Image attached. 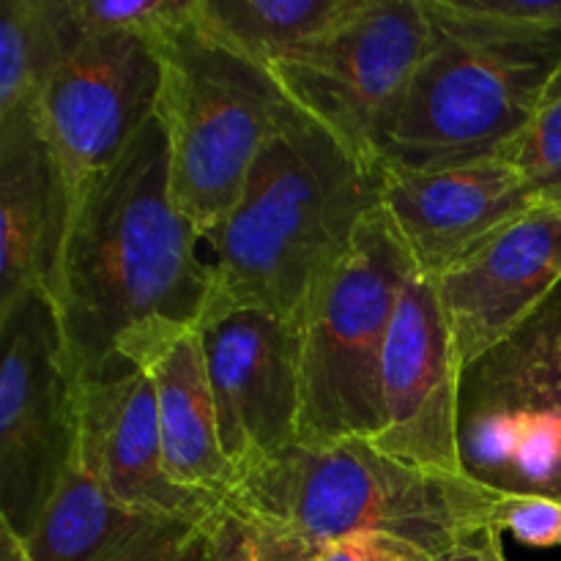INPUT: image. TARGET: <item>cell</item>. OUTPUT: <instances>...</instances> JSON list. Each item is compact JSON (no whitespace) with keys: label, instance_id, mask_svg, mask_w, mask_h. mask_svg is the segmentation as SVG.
<instances>
[{"label":"cell","instance_id":"obj_27","mask_svg":"<svg viewBox=\"0 0 561 561\" xmlns=\"http://www.w3.org/2000/svg\"><path fill=\"white\" fill-rule=\"evenodd\" d=\"M433 561H507L502 546V529L499 526H488V529L466 537L463 542H458V546L444 551L442 557H436Z\"/></svg>","mask_w":561,"mask_h":561},{"label":"cell","instance_id":"obj_7","mask_svg":"<svg viewBox=\"0 0 561 561\" xmlns=\"http://www.w3.org/2000/svg\"><path fill=\"white\" fill-rule=\"evenodd\" d=\"M458 444L477 485L561 504V285L460 373Z\"/></svg>","mask_w":561,"mask_h":561},{"label":"cell","instance_id":"obj_23","mask_svg":"<svg viewBox=\"0 0 561 561\" xmlns=\"http://www.w3.org/2000/svg\"><path fill=\"white\" fill-rule=\"evenodd\" d=\"M80 36L129 33L157 44L195 14V0H66Z\"/></svg>","mask_w":561,"mask_h":561},{"label":"cell","instance_id":"obj_2","mask_svg":"<svg viewBox=\"0 0 561 561\" xmlns=\"http://www.w3.org/2000/svg\"><path fill=\"white\" fill-rule=\"evenodd\" d=\"M383 170L356 159L316 121L263 146L233 211L203 241L211 301L203 321L261 307L299 323L318 279L381 206ZM201 329V327H197Z\"/></svg>","mask_w":561,"mask_h":561},{"label":"cell","instance_id":"obj_25","mask_svg":"<svg viewBox=\"0 0 561 561\" xmlns=\"http://www.w3.org/2000/svg\"><path fill=\"white\" fill-rule=\"evenodd\" d=\"M416 542L403 537L387 535V531H354L340 540L321 546L318 561H433Z\"/></svg>","mask_w":561,"mask_h":561},{"label":"cell","instance_id":"obj_20","mask_svg":"<svg viewBox=\"0 0 561 561\" xmlns=\"http://www.w3.org/2000/svg\"><path fill=\"white\" fill-rule=\"evenodd\" d=\"M66 0L0 3V118L38 110L49 77L80 42Z\"/></svg>","mask_w":561,"mask_h":561},{"label":"cell","instance_id":"obj_15","mask_svg":"<svg viewBox=\"0 0 561 561\" xmlns=\"http://www.w3.org/2000/svg\"><path fill=\"white\" fill-rule=\"evenodd\" d=\"M381 208L416 272L438 279L477 244L537 208L504 159L444 170L381 168Z\"/></svg>","mask_w":561,"mask_h":561},{"label":"cell","instance_id":"obj_5","mask_svg":"<svg viewBox=\"0 0 561 561\" xmlns=\"http://www.w3.org/2000/svg\"><path fill=\"white\" fill-rule=\"evenodd\" d=\"M157 49V110L170 142V190L203 239L233 211L263 146L312 118L268 66L203 31L195 14L164 33Z\"/></svg>","mask_w":561,"mask_h":561},{"label":"cell","instance_id":"obj_9","mask_svg":"<svg viewBox=\"0 0 561 561\" xmlns=\"http://www.w3.org/2000/svg\"><path fill=\"white\" fill-rule=\"evenodd\" d=\"M0 524L27 540L77 453V387L53 299L0 312Z\"/></svg>","mask_w":561,"mask_h":561},{"label":"cell","instance_id":"obj_16","mask_svg":"<svg viewBox=\"0 0 561 561\" xmlns=\"http://www.w3.org/2000/svg\"><path fill=\"white\" fill-rule=\"evenodd\" d=\"M71 219L64 173L38 110L0 118V312L49 296Z\"/></svg>","mask_w":561,"mask_h":561},{"label":"cell","instance_id":"obj_3","mask_svg":"<svg viewBox=\"0 0 561 561\" xmlns=\"http://www.w3.org/2000/svg\"><path fill=\"white\" fill-rule=\"evenodd\" d=\"M431 36L381 168L444 170L502 159L561 66V33L466 0H425Z\"/></svg>","mask_w":561,"mask_h":561},{"label":"cell","instance_id":"obj_17","mask_svg":"<svg viewBox=\"0 0 561 561\" xmlns=\"http://www.w3.org/2000/svg\"><path fill=\"white\" fill-rule=\"evenodd\" d=\"M203 524L121 507L71 463L22 546L33 561H203Z\"/></svg>","mask_w":561,"mask_h":561},{"label":"cell","instance_id":"obj_6","mask_svg":"<svg viewBox=\"0 0 561 561\" xmlns=\"http://www.w3.org/2000/svg\"><path fill=\"white\" fill-rule=\"evenodd\" d=\"M414 268L378 206L318 279L301 318V447L373 442L381 433L383 351Z\"/></svg>","mask_w":561,"mask_h":561},{"label":"cell","instance_id":"obj_11","mask_svg":"<svg viewBox=\"0 0 561 561\" xmlns=\"http://www.w3.org/2000/svg\"><path fill=\"white\" fill-rule=\"evenodd\" d=\"M219 444L236 482L299 444L301 327L244 307L201 323Z\"/></svg>","mask_w":561,"mask_h":561},{"label":"cell","instance_id":"obj_22","mask_svg":"<svg viewBox=\"0 0 561 561\" xmlns=\"http://www.w3.org/2000/svg\"><path fill=\"white\" fill-rule=\"evenodd\" d=\"M502 159L518 173L537 206L561 211V66Z\"/></svg>","mask_w":561,"mask_h":561},{"label":"cell","instance_id":"obj_21","mask_svg":"<svg viewBox=\"0 0 561 561\" xmlns=\"http://www.w3.org/2000/svg\"><path fill=\"white\" fill-rule=\"evenodd\" d=\"M312 546L279 520L222 499L203 524V561H318Z\"/></svg>","mask_w":561,"mask_h":561},{"label":"cell","instance_id":"obj_24","mask_svg":"<svg viewBox=\"0 0 561 561\" xmlns=\"http://www.w3.org/2000/svg\"><path fill=\"white\" fill-rule=\"evenodd\" d=\"M496 526L529 548L561 546V504L546 496H504Z\"/></svg>","mask_w":561,"mask_h":561},{"label":"cell","instance_id":"obj_18","mask_svg":"<svg viewBox=\"0 0 561 561\" xmlns=\"http://www.w3.org/2000/svg\"><path fill=\"white\" fill-rule=\"evenodd\" d=\"M129 367L146 370L153 383L168 474L192 491L228 499L236 471L219 444L201 332L162 334L135 351Z\"/></svg>","mask_w":561,"mask_h":561},{"label":"cell","instance_id":"obj_26","mask_svg":"<svg viewBox=\"0 0 561 561\" xmlns=\"http://www.w3.org/2000/svg\"><path fill=\"white\" fill-rule=\"evenodd\" d=\"M471 9L499 20L524 22L561 33V0H466Z\"/></svg>","mask_w":561,"mask_h":561},{"label":"cell","instance_id":"obj_14","mask_svg":"<svg viewBox=\"0 0 561 561\" xmlns=\"http://www.w3.org/2000/svg\"><path fill=\"white\" fill-rule=\"evenodd\" d=\"M75 463L115 504L137 513L206 520L222 502L168 474L157 394L140 367L77 389Z\"/></svg>","mask_w":561,"mask_h":561},{"label":"cell","instance_id":"obj_28","mask_svg":"<svg viewBox=\"0 0 561 561\" xmlns=\"http://www.w3.org/2000/svg\"><path fill=\"white\" fill-rule=\"evenodd\" d=\"M0 561H33L27 557L20 537H16L11 529H5L3 524H0Z\"/></svg>","mask_w":561,"mask_h":561},{"label":"cell","instance_id":"obj_10","mask_svg":"<svg viewBox=\"0 0 561 561\" xmlns=\"http://www.w3.org/2000/svg\"><path fill=\"white\" fill-rule=\"evenodd\" d=\"M162 60L157 44L129 33L82 36L49 77L38 102L44 137L77 197L107 173L157 113Z\"/></svg>","mask_w":561,"mask_h":561},{"label":"cell","instance_id":"obj_19","mask_svg":"<svg viewBox=\"0 0 561 561\" xmlns=\"http://www.w3.org/2000/svg\"><path fill=\"white\" fill-rule=\"evenodd\" d=\"M359 0H195L197 25L263 66L337 25Z\"/></svg>","mask_w":561,"mask_h":561},{"label":"cell","instance_id":"obj_12","mask_svg":"<svg viewBox=\"0 0 561 561\" xmlns=\"http://www.w3.org/2000/svg\"><path fill=\"white\" fill-rule=\"evenodd\" d=\"M460 373L436 285L414 268L383 351V427L373 447L414 469L466 477L458 444Z\"/></svg>","mask_w":561,"mask_h":561},{"label":"cell","instance_id":"obj_1","mask_svg":"<svg viewBox=\"0 0 561 561\" xmlns=\"http://www.w3.org/2000/svg\"><path fill=\"white\" fill-rule=\"evenodd\" d=\"M201 244L173 201L157 110L71 208L49 299L77 389L129 373L151 340L201 327L211 301Z\"/></svg>","mask_w":561,"mask_h":561},{"label":"cell","instance_id":"obj_13","mask_svg":"<svg viewBox=\"0 0 561 561\" xmlns=\"http://www.w3.org/2000/svg\"><path fill=\"white\" fill-rule=\"evenodd\" d=\"M433 285L466 370L524 327L561 285V211L531 208Z\"/></svg>","mask_w":561,"mask_h":561},{"label":"cell","instance_id":"obj_4","mask_svg":"<svg viewBox=\"0 0 561 561\" xmlns=\"http://www.w3.org/2000/svg\"><path fill=\"white\" fill-rule=\"evenodd\" d=\"M228 499L318 548L354 531H387L442 557L496 526L504 493L469 477L414 469L367 438H351L318 449L294 444L241 477Z\"/></svg>","mask_w":561,"mask_h":561},{"label":"cell","instance_id":"obj_8","mask_svg":"<svg viewBox=\"0 0 561 561\" xmlns=\"http://www.w3.org/2000/svg\"><path fill=\"white\" fill-rule=\"evenodd\" d=\"M427 36L425 0H359L337 25L268 69L301 113L356 159L381 168Z\"/></svg>","mask_w":561,"mask_h":561}]
</instances>
